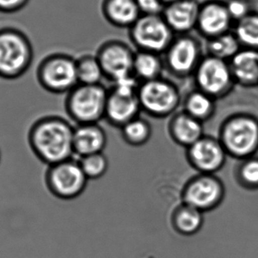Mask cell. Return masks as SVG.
<instances>
[{
	"label": "cell",
	"instance_id": "obj_1",
	"mask_svg": "<svg viewBox=\"0 0 258 258\" xmlns=\"http://www.w3.org/2000/svg\"><path fill=\"white\" fill-rule=\"evenodd\" d=\"M75 126L66 118L48 115L36 119L29 131V143L41 161L55 165L73 158Z\"/></svg>",
	"mask_w": 258,
	"mask_h": 258
},
{
	"label": "cell",
	"instance_id": "obj_2",
	"mask_svg": "<svg viewBox=\"0 0 258 258\" xmlns=\"http://www.w3.org/2000/svg\"><path fill=\"white\" fill-rule=\"evenodd\" d=\"M34 60V48L22 29L0 28V78L17 80L29 71Z\"/></svg>",
	"mask_w": 258,
	"mask_h": 258
},
{
	"label": "cell",
	"instance_id": "obj_3",
	"mask_svg": "<svg viewBox=\"0 0 258 258\" xmlns=\"http://www.w3.org/2000/svg\"><path fill=\"white\" fill-rule=\"evenodd\" d=\"M108 90L102 84L78 83L64 97V110L76 123H98L104 118Z\"/></svg>",
	"mask_w": 258,
	"mask_h": 258
},
{
	"label": "cell",
	"instance_id": "obj_4",
	"mask_svg": "<svg viewBox=\"0 0 258 258\" xmlns=\"http://www.w3.org/2000/svg\"><path fill=\"white\" fill-rule=\"evenodd\" d=\"M36 80L43 90L52 94H68L78 84L76 57L64 52L49 54L36 68Z\"/></svg>",
	"mask_w": 258,
	"mask_h": 258
},
{
	"label": "cell",
	"instance_id": "obj_5",
	"mask_svg": "<svg viewBox=\"0 0 258 258\" xmlns=\"http://www.w3.org/2000/svg\"><path fill=\"white\" fill-rule=\"evenodd\" d=\"M88 178L78 160L66 161L50 165L46 173V185L50 193L63 200L78 198L85 190Z\"/></svg>",
	"mask_w": 258,
	"mask_h": 258
},
{
	"label": "cell",
	"instance_id": "obj_6",
	"mask_svg": "<svg viewBox=\"0 0 258 258\" xmlns=\"http://www.w3.org/2000/svg\"><path fill=\"white\" fill-rule=\"evenodd\" d=\"M172 31L164 17L144 15L131 27V36L142 50L158 54L171 45Z\"/></svg>",
	"mask_w": 258,
	"mask_h": 258
},
{
	"label": "cell",
	"instance_id": "obj_7",
	"mask_svg": "<svg viewBox=\"0 0 258 258\" xmlns=\"http://www.w3.org/2000/svg\"><path fill=\"white\" fill-rule=\"evenodd\" d=\"M226 149L238 157H245L258 146V122L250 116L239 115L226 122L222 132Z\"/></svg>",
	"mask_w": 258,
	"mask_h": 258
},
{
	"label": "cell",
	"instance_id": "obj_8",
	"mask_svg": "<svg viewBox=\"0 0 258 258\" xmlns=\"http://www.w3.org/2000/svg\"><path fill=\"white\" fill-rule=\"evenodd\" d=\"M137 95L141 107L156 116L170 114L179 103L178 89L170 82L159 78L146 81L138 89Z\"/></svg>",
	"mask_w": 258,
	"mask_h": 258
},
{
	"label": "cell",
	"instance_id": "obj_9",
	"mask_svg": "<svg viewBox=\"0 0 258 258\" xmlns=\"http://www.w3.org/2000/svg\"><path fill=\"white\" fill-rule=\"evenodd\" d=\"M196 80L199 90L213 98L225 95L234 81L231 68L226 60L211 55L198 64Z\"/></svg>",
	"mask_w": 258,
	"mask_h": 258
},
{
	"label": "cell",
	"instance_id": "obj_10",
	"mask_svg": "<svg viewBox=\"0 0 258 258\" xmlns=\"http://www.w3.org/2000/svg\"><path fill=\"white\" fill-rule=\"evenodd\" d=\"M96 55L104 77L112 82L134 75L135 55L124 43L118 41L105 42L98 48Z\"/></svg>",
	"mask_w": 258,
	"mask_h": 258
},
{
	"label": "cell",
	"instance_id": "obj_11",
	"mask_svg": "<svg viewBox=\"0 0 258 258\" xmlns=\"http://www.w3.org/2000/svg\"><path fill=\"white\" fill-rule=\"evenodd\" d=\"M200 47L196 40L184 36L173 41L167 49V64L178 76H187L199 64Z\"/></svg>",
	"mask_w": 258,
	"mask_h": 258
},
{
	"label": "cell",
	"instance_id": "obj_12",
	"mask_svg": "<svg viewBox=\"0 0 258 258\" xmlns=\"http://www.w3.org/2000/svg\"><path fill=\"white\" fill-rule=\"evenodd\" d=\"M140 108L137 93H125L112 87L108 90L104 118L112 125L123 126L137 118Z\"/></svg>",
	"mask_w": 258,
	"mask_h": 258
},
{
	"label": "cell",
	"instance_id": "obj_13",
	"mask_svg": "<svg viewBox=\"0 0 258 258\" xmlns=\"http://www.w3.org/2000/svg\"><path fill=\"white\" fill-rule=\"evenodd\" d=\"M200 8L196 0H177L164 9V19L176 32H187L198 26Z\"/></svg>",
	"mask_w": 258,
	"mask_h": 258
},
{
	"label": "cell",
	"instance_id": "obj_14",
	"mask_svg": "<svg viewBox=\"0 0 258 258\" xmlns=\"http://www.w3.org/2000/svg\"><path fill=\"white\" fill-rule=\"evenodd\" d=\"M232 21L226 5L212 2L200 8L198 27L204 35L213 38L228 32Z\"/></svg>",
	"mask_w": 258,
	"mask_h": 258
},
{
	"label": "cell",
	"instance_id": "obj_15",
	"mask_svg": "<svg viewBox=\"0 0 258 258\" xmlns=\"http://www.w3.org/2000/svg\"><path fill=\"white\" fill-rule=\"evenodd\" d=\"M106 141L105 132L98 123L76 125L74 130V152L79 158L100 153Z\"/></svg>",
	"mask_w": 258,
	"mask_h": 258
},
{
	"label": "cell",
	"instance_id": "obj_16",
	"mask_svg": "<svg viewBox=\"0 0 258 258\" xmlns=\"http://www.w3.org/2000/svg\"><path fill=\"white\" fill-rule=\"evenodd\" d=\"M221 186L217 180L203 178L188 186L185 198L188 206L202 211L214 206L221 198Z\"/></svg>",
	"mask_w": 258,
	"mask_h": 258
},
{
	"label": "cell",
	"instance_id": "obj_17",
	"mask_svg": "<svg viewBox=\"0 0 258 258\" xmlns=\"http://www.w3.org/2000/svg\"><path fill=\"white\" fill-rule=\"evenodd\" d=\"M190 156L195 165L205 172H213L223 165L225 152L215 140L201 138L190 149Z\"/></svg>",
	"mask_w": 258,
	"mask_h": 258
},
{
	"label": "cell",
	"instance_id": "obj_18",
	"mask_svg": "<svg viewBox=\"0 0 258 258\" xmlns=\"http://www.w3.org/2000/svg\"><path fill=\"white\" fill-rule=\"evenodd\" d=\"M137 0H103L102 14L116 27H132L140 18Z\"/></svg>",
	"mask_w": 258,
	"mask_h": 258
},
{
	"label": "cell",
	"instance_id": "obj_19",
	"mask_svg": "<svg viewBox=\"0 0 258 258\" xmlns=\"http://www.w3.org/2000/svg\"><path fill=\"white\" fill-rule=\"evenodd\" d=\"M233 79L244 86L258 85V50L246 48L232 58Z\"/></svg>",
	"mask_w": 258,
	"mask_h": 258
},
{
	"label": "cell",
	"instance_id": "obj_20",
	"mask_svg": "<svg viewBox=\"0 0 258 258\" xmlns=\"http://www.w3.org/2000/svg\"><path fill=\"white\" fill-rule=\"evenodd\" d=\"M172 130L176 140L190 146L200 140L203 135L201 121L186 112L176 116L172 121Z\"/></svg>",
	"mask_w": 258,
	"mask_h": 258
},
{
	"label": "cell",
	"instance_id": "obj_21",
	"mask_svg": "<svg viewBox=\"0 0 258 258\" xmlns=\"http://www.w3.org/2000/svg\"><path fill=\"white\" fill-rule=\"evenodd\" d=\"M76 73L78 83L82 84H101L104 71L96 54L85 53L76 57Z\"/></svg>",
	"mask_w": 258,
	"mask_h": 258
},
{
	"label": "cell",
	"instance_id": "obj_22",
	"mask_svg": "<svg viewBox=\"0 0 258 258\" xmlns=\"http://www.w3.org/2000/svg\"><path fill=\"white\" fill-rule=\"evenodd\" d=\"M134 75L146 81L158 79L162 71V62L157 53L144 51L135 55Z\"/></svg>",
	"mask_w": 258,
	"mask_h": 258
},
{
	"label": "cell",
	"instance_id": "obj_23",
	"mask_svg": "<svg viewBox=\"0 0 258 258\" xmlns=\"http://www.w3.org/2000/svg\"><path fill=\"white\" fill-rule=\"evenodd\" d=\"M240 45L235 34L227 32L212 38L208 44V50L211 56L226 60L232 59L240 51Z\"/></svg>",
	"mask_w": 258,
	"mask_h": 258
},
{
	"label": "cell",
	"instance_id": "obj_24",
	"mask_svg": "<svg viewBox=\"0 0 258 258\" xmlns=\"http://www.w3.org/2000/svg\"><path fill=\"white\" fill-rule=\"evenodd\" d=\"M213 97L199 90L194 91L186 97V112L200 121L208 118L214 111Z\"/></svg>",
	"mask_w": 258,
	"mask_h": 258
},
{
	"label": "cell",
	"instance_id": "obj_25",
	"mask_svg": "<svg viewBox=\"0 0 258 258\" xmlns=\"http://www.w3.org/2000/svg\"><path fill=\"white\" fill-rule=\"evenodd\" d=\"M235 36L240 44L248 49H258V15L249 14L237 24Z\"/></svg>",
	"mask_w": 258,
	"mask_h": 258
},
{
	"label": "cell",
	"instance_id": "obj_26",
	"mask_svg": "<svg viewBox=\"0 0 258 258\" xmlns=\"http://www.w3.org/2000/svg\"><path fill=\"white\" fill-rule=\"evenodd\" d=\"M84 174L89 179L100 178L108 168L107 158L102 152L84 156L78 159Z\"/></svg>",
	"mask_w": 258,
	"mask_h": 258
},
{
	"label": "cell",
	"instance_id": "obj_27",
	"mask_svg": "<svg viewBox=\"0 0 258 258\" xmlns=\"http://www.w3.org/2000/svg\"><path fill=\"white\" fill-rule=\"evenodd\" d=\"M123 136L131 144H144L151 136V127L147 122L141 118H134L122 126Z\"/></svg>",
	"mask_w": 258,
	"mask_h": 258
},
{
	"label": "cell",
	"instance_id": "obj_28",
	"mask_svg": "<svg viewBox=\"0 0 258 258\" xmlns=\"http://www.w3.org/2000/svg\"><path fill=\"white\" fill-rule=\"evenodd\" d=\"M203 218L199 210L188 206L179 212L176 219V226L183 233H196L202 226Z\"/></svg>",
	"mask_w": 258,
	"mask_h": 258
},
{
	"label": "cell",
	"instance_id": "obj_29",
	"mask_svg": "<svg viewBox=\"0 0 258 258\" xmlns=\"http://www.w3.org/2000/svg\"><path fill=\"white\" fill-rule=\"evenodd\" d=\"M232 20L239 22L249 15V5L246 0H230L226 5Z\"/></svg>",
	"mask_w": 258,
	"mask_h": 258
},
{
	"label": "cell",
	"instance_id": "obj_30",
	"mask_svg": "<svg viewBox=\"0 0 258 258\" xmlns=\"http://www.w3.org/2000/svg\"><path fill=\"white\" fill-rule=\"evenodd\" d=\"M137 3L145 15H159L165 9L161 0H137Z\"/></svg>",
	"mask_w": 258,
	"mask_h": 258
},
{
	"label": "cell",
	"instance_id": "obj_31",
	"mask_svg": "<svg viewBox=\"0 0 258 258\" xmlns=\"http://www.w3.org/2000/svg\"><path fill=\"white\" fill-rule=\"evenodd\" d=\"M244 181L251 185H258V160L247 162L241 169Z\"/></svg>",
	"mask_w": 258,
	"mask_h": 258
},
{
	"label": "cell",
	"instance_id": "obj_32",
	"mask_svg": "<svg viewBox=\"0 0 258 258\" xmlns=\"http://www.w3.org/2000/svg\"><path fill=\"white\" fill-rule=\"evenodd\" d=\"M30 0H0V13L15 14L22 11L29 5Z\"/></svg>",
	"mask_w": 258,
	"mask_h": 258
},
{
	"label": "cell",
	"instance_id": "obj_33",
	"mask_svg": "<svg viewBox=\"0 0 258 258\" xmlns=\"http://www.w3.org/2000/svg\"><path fill=\"white\" fill-rule=\"evenodd\" d=\"M162 2L164 3V4H171V3H173V2H175L177 0H161Z\"/></svg>",
	"mask_w": 258,
	"mask_h": 258
}]
</instances>
